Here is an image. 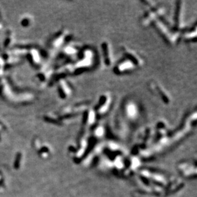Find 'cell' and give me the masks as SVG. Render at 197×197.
Returning a JSON list of instances; mask_svg holds the SVG:
<instances>
[{
  "label": "cell",
  "instance_id": "obj_1",
  "mask_svg": "<svg viewBox=\"0 0 197 197\" xmlns=\"http://www.w3.org/2000/svg\"><path fill=\"white\" fill-rule=\"evenodd\" d=\"M112 104V97L109 93L103 94L100 96L94 109L96 116H104L109 110Z\"/></svg>",
  "mask_w": 197,
  "mask_h": 197
},
{
  "label": "cell",
  "instance_id": "obj_2",
  "mask_svg": "<svg viewBox=\"0 0 197 197\" xmlns=\"http://www.w3.org/2000/svg\"><path fill=\"white\" fill-rule=\"evenodd\" d=\"M80 56H79V61L75 66L79 70H86L89 68L93 63V52L89 49H84L80 51Z\"/></svg>",
  "mask_w": 197,
  "mask_h": 197
},
{
  "label": "cell",
  "instance_id": "obj_3",
  "mask_svg": "<svg viewBox=\"0 0 197 197\" xmlns=\"http://www.w3.org/2000/svg\"><path fill=\"white\" fill-rule=\"evenodd\" d=\"M137 68L133 63L126 58L120 60L115 65L114 71L117 75H123L128 73L134 71Z\"/></svg>",
  "mask_w": 197,
  "mask_h": 197
},
{
  "label": "cell",
  "instance_id": "obj_4",
  "mask_svg": "<svg viewBox=\"0 0 197 197\" xmlns=\"http://www.w3.org/2000/svg\"><path fill=\"white\" fill-rule=\"evenodd\" d=\"M122 51L125 58L133 63L136 67H140L144 65V61L136 51L127 47H122Z\"/></svg>",
  "mask_w": 197,
  "mask_h": 197
},
{
  "label": "cell",
  "instance_id": "obj_5",
  "mask_svg": "<svg viewBox=\"0 0 197 197\" xmlns=\"http://www.w3.org/2000/svg\"><path fill=\"white\" fill-rule=\"evenodd\" d=\"M184 16V5L183 1L177 2L174 15V26L177 29V32L182 29L184 27L183 23Z\"/></svg>",
  "mask_w": 197,
  "mask_h": 197
},
{
  "label": "cell",
  "instance_id": "obj_6",
  "mask_svg": "<svg viewBox=\"0 0 197 197\" xmlns=\"http://www.w3.org/2000/svg\"><path fill=\"white\" fill-rule=\"evenodd\" d=\"M102 48V55L105 65L107 66H111L113 63V54L109 42L104 41L101 45Z\"/></svg>",
  "mask_w": 197,
  "mask_h": 197
},
{
  "label": "cell",
  "instance_id": "obj_7",
  "mask_svg": "<svg viewBox=\"0 0 197 197\" xmlns=\"http://www.w3.org/2000/svg\"><path fill=\"white\" fill-rule=\"evenodd\" d=\"M125 116L129 119H134L139 116V108L137 105L133 102H128L124 107Z\"/></svg>",
  "mask_w": 197,
  "mask_h": 197
},
{
  "label": "cell",
  "instance_id": "obj_8",
  "mask_svg": "<svg viewBox=\"0 0 197 197\" xmlns=\"http://www.w3.org/2000/svg\"><path fill=\"white\" fill-rule=\"evenodd\" d=\"M96 114L93 109H86L83 112V123L85 125H91L95 120Z\"/></svg>",
  "mask_w": 197,
  "mask_h": 197
},
{
  "label": "cell",
  "instance_id": "obj_9",
  "mask_svg": "<svg viewBox=\"0 0 197 197\" xmlns=\"http://www.w3.org/2000/svg\"><path fill=\"white\" fill-rule=\"evenodd\" d=\"M152 87L154 88V89H156L157 91V94L162 99V100L165 104H168L170 102V96L167 93H166V90L165 89H163L162 86L160 85H156L155 86V84H154V86Z\"/></svg>",
  "mask_w": 197,
  "mask_h": 197
},
{
  "label": "cell",
  "instance_id": "obj_10",
  "mask_svg": "<svg viewBox=\"0 0 197 197\" xmlns=\"http://www.w3.org/2000/svg\"><path fill=\"white\" fill-rule=\"evenodd\" d=\"M59 91L60 92L62 98H66L71 95V88L70 87V86L66 84V81H65V82H62L61 85L59 87Z\"/></svg>",
  "mask_w": 197,
  "mask_h": 197
},
{
  "label": "cell",
  "instance_id": "obj_11",
  "mask_svg": "<svg viewBox=\"0 0 197 197\" xmlns=\"http://www.w3.org/2000/svg\"><path fill=\"white\" fill-rule=\"evenodd\" d=\"M196 35H197L196 28H194L193 30V28H191L189 30H188V31L185 33L184 37L186 41L193 42V40H194V41L195 42Z\"/></svg>",
  "mask_w": 197,
  "mask_h": 197
}]
</instances>
